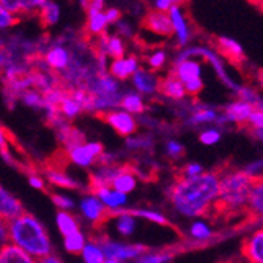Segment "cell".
Wrapping results in <instances>:
<instances>
[{
  "label": "cell",
  "mask_w": 263,
  "mask_h": 263,
  "mask_svg": "<svg viewBox=\"0 0 263 263\" xmlns=\"http://www.w3.org/2000/svg\"><path fill=\"white\" fill-rule=\"evenodd\" d=\"M219 191V172H202L194 177L178 175L169 191L172 205L184 216L210 214Z\"/></svg>",
  "instance_id": "1"
},
{
  "label": "cell",
  "mask_w": 263,
  "mask_h": 263,
  "mask_svg": "<svg viewBox=\"0 0 263 263\" xmlns=\"http://www.w3.org/2000/svg\"><path fill=\"white\" fill-rule=\"evenodd\" d=\"M261 177H254L243 171H230L219 174V191L210 214L211 218L230 216L232 213L246 210L252 184Z\"/></svg>",
  "instance_id": "2"
},
{
  "label": "cell",
  "mask_w": 263,
  "mask_h": 263,
  "mask_svg": "<svg viewBox=\"0 0 263 263\" xmlns=\"http://www.w3.org/2000/svg\"><path fill=\"white\" fill-rule=\"evenodd\" d=\"M8 240L35 260L52 254L51 238L44 226L33 214L26 211L8 222Z\"/></svg>",
  "instance_id": "3"
},
{
  "label": "cell",
  "mask_w": 263,
  "mask_h": 263,
  "mask_svg": "<svg viewBox=\"0 0 263 263\" xmlns=\"http://www.w3.org/2000/svg\"><path fill=\"white\" fill-rule=\"evenodd\" d=\"M172 74L183 84L186 95L196 97L203 90L202 65L196 59H181L175 62Z\"/></svg>",
  "instance_id": "4"
},
{
  "label": "cell",
  "mask_w": 263,
  "mask_h": 263,
  "mask_svg": "<svg viewBox=\"0 0 263 263\" xmlns=\"http://www.w3.org/2000/svg\"><path fill=\"white\" fill-rule=\"evenodd\" d=\"M98 245L101 246L106 260H117V261L137 258L142 254H145L147 251L145 246H140V245H122V243H114L110 240H103Z\"/></svg>",
  "instance_id": "5"
},
{
  "label": "cell",
  "mask_w": 263,
  "mask_h": 263,
  "mask_svg": "<svg viewBox=\"0 0 263 263\" xmlns=\"http://www.w3.org/2000/svg\"><path fill=\"white\" fill-rule=\"evenodd\" d=\"M169 19H171V26H172V35L177 38V44L181 47V46H186L191 38H193V29H191V24H189V19L183 10V7H172L169 11Z\"/></svg>",
  "instance_id": "6"
},
{
  "label": "cell",
  "mask_w": 263,
  "mask_h": 263,
  "mask_svg": "<svg viewBox=\"0 0 263 263\" xmlns=\"http://www.w3.org/2000/svg\"><path fill=\"white\" fill-rule=\"evenodd\" d=\"M68 152V158L73 161L78 165L87 167L91 165L98 158L103 156V145L98 142H91V143H79V145H74L71 148H66Z\"/></svg>",
  "instance_id": "7"
},
{
  "label": "cell",
  "mask_w": 263,
  "mask_h": 263,
  "mask_svg": "<svg viewBox=\"0 0 263 263\" xmlns=\"http://www.w3.org/2000/svg\"><path fill=\"white\" fill-rule=\"evenodd\" d=\"M103 120L114 128L120 136L128 137L133 136L137 129V123L134 120V117L125 110H109L100 115Z\"/></svg>",
  "instance_id": "8"
},
{
  "label": "cell",
  "mask_w": 263,
  "mask_h": 263,
  "mask_svg": "<svg viewBox=\"0 0 263 263\" xmlns=\"http://www.w3.org/2000/svg\"><path fill=\"white\" fill-rule=\"evenodd\" d=\"M142 27L156 36H162V38L172 36V26H171L169 14L162 11H156V10L148 11L145 17L142 19Z\"/></svg>",
  "instance_id": "9"
},
{
  "label": "cell",
  "mask_w": 263,
  "mask_h": 263,
  "mask_svg": "<svg viewBox=\"0 0 263 263\" xmlns=\"http://www.w3.org/2000/svg\"><path fill=\"white\" fill-rule=\"evenodd\" d=\"M46 2L47 0H0V5L21 19L38 14V11Z\"/></svg>",
  "instance_id": "10"
},
{
  "label": "cell",
  "mask_w": 263,
  "mask_h": 263,
  "mask_svg": "<svg viewBox=\"0 0 263 263\" xmlns=\"http://www.w3.org/2000/svg\"><path fill=\"white\" fill-rule=\"evenodd\" d=\"M24 213V206L19 199L0 184V219L10 222Z\"/></svg>",
  "instance_id": "11"
},
{
  "label": "cell",
  "mask_w": 263,
  "mask_h": 263,
  "mask_svg": "<svg viewBox=\"0 0 263 263\" xmlns=\"http://www.w3.org/2000/svg\"><path fill=\"white\" fill-rule=\"evenodd\" d=\"M125 41L120 38V35H101L98 36V51L101 52V57H110L112 60L125 57Z\"/></svg>",
  "instance_id": "12"
},
{
  "label": "cell",
  "mask_w": 263,
  "mask_h": 263,
  "mask_svg": "<svg viewBox=\"0 0 263 263\" xmlns=\"http://www.w3.org/2000/svg\"><path fill=\"white\" fill-rule=\"evenodd\" d=\"M137 69H139L137 57L128 55V57H120V59L112 60L109 66V73H110V78L123 81V79L131 78Z\"/></svg>",
  "instance_id": "13"
},
{
  "label": "cell",
  "mask_w": 263,
  "mask_h": 263,
  "mask_svg": "<svg viewBox=\"0 0 263 263\" xmlns=\"http://www.w3.org/2000/svg\"><path fill=\"white\" fill-rule=\"evenodd\" d=\"M81 208H82V213H84V216L93 222V224H97L100 226L103 221H106L107 218V208L100 202L98 197H95V196H90V197H85L81 203Z\"/></svg>",
  "instance_id": "14"
},
{
  "label": "cell",
  "mask_w": 263,
  "mask_h": 263,
  "mask_svg": "<svg viewBox=\"0 0 263 263\" xmlns=\"http://www.w3.org/2000/svg\"><path fill=\"white\" fill-rule=\"evenodd\" d=\"M243 257L249 263H263V232H254L243 245Z\"/></svg>",
  "instance_id": "15"
},
{
  "label": "cell",
  "mask_w": 263,
  "mask_h": 263,
  "mask_svg": "<svg viewBox=\"0 0 263 263\" xmlns=\"http://www.w3.org/2000/svg\"><path fill=\"white\" fill-rule=\"evenodd\" d=\"M216 47H218V52L226 57L227 60H230L232 63L238 65L245 60V51L243 47L238 44L235 40L229 38V36H219L216 40Z\"/></svg>",
  "instance_id": "16"
},
{
  "label": "cell",
  "mask_w": 263,
  "mask_h": 263,
  "mask_svg": "<svg viewBox=\"0 0 263 263\" xmlns=\"http://www.w3.org/2000/svg\"><path fill=\"white\" fill-rule=\"evenodd\" d=\"M71 55L65 46H52L51 49H47L44 55V63L49 69L54 71H65L69 66Z\"/></svg>",
  "instance_id": "17"
},
{
  "label": "cell",
  "mask_w": 263,
  "mask_h": 263,
  "mask_svg": "<svg viewBox=\"0 0 263 263\" xmlns=\"http://www.w3.org/2000/svg\"><path fill=\"white\" fill-rule=\"evenodd\" d=\"M131 78H133L134 87H136L140 93H143V95H152V93L158 91L159 79H158V76L153 73V71H150V69H143V68L140 69V68H139Z\"/></svg>",
  "instance_id": "18"
},
{
  "label": "cell",
  "mask_w": 263,
  "mask_h": 263,
  "mask_svg": "<svg viewBox=\"0 0 263 263\" xmlns=\"http://www.w3.org/2000/svg\"><path fill=\"white\" fill-rule=\"evenodd\" d=\"M93 193H95V197H98L100 202L106 208H110V210H118L126 203V196L122 193H117V191H114L109 186H101L98 189H95Z\"/></svg>",
  "instance_id": "19"
},
{
  "label": "cell",
  "mask_w": 263,
  "mask_h": 263,
  "mask_svg": "<svg viewBox=\"0 0 263 263\" xmlns=\"http://www.w3.org/2000/svg\"><path fill=\"white\" fill-rule=\"evenodd\" d=\"M254 110H255V106H252L246 101H235L227 107L226 115L230 122L240 123V125H248Z\"/></svg>",
  "instance_id": "20"
},
{
  "label": "cell",
  "mask_w": 263,
  "mask_h": 263,
  "mask_svg": "<svg viewBox=\"0 0 263 263\" xmlns=\"http://www.w3.org/2000/svg\"><path fill=\"white\" fill-rule=\"evenodd\" d=\"M158 91H161L164 97L172 98V100H183L186 97L183 84L172 73L164 79H159Z\"/></svg>",
  "instance_id": "21"
},
{
  "label": "cell",
  "mask_w": 263,
  "mask_h": 263,
  "mask_svg": "<svg viewBox=\"0 0 263 263\" xmlns=\"http://www.w3.org/2000/svg\"><path fill=\"white\" fill-rule=\"evenodd\" d=\"M109 27L107 17L104 11L97 13H87V24H85V32L88 36H101L106 33V29Z\"/></svg>",
  "instance_id": "22"
},
{
  "label": "cell",
  "mask_w": 263,
  "mask_h": 263,
  "mask_svg": "<svg viewBox=\"0 0 263 263\" xmlns=\"http://www.w3.org/2000/svg\"><path fill=\"white\" fill-rule=\"evenodd\" d=\"M109 187H112L114 191H117V193H122L126 196L136 187V177L129 169H120L118 174L112 178Z\"/></svg>",
  "instance_id": "23"
},
{
  "label": "cell",
  "mask_w": 263,
  "mask_h": 263,
  "mask_svg": "<svg viewBox=\"0 0 263 263\" xmlns=\"http://www.w3.org/2000/svg\"><path fill=\"white\" fill-rule=\"evenodd\" d=\"M0 263H36L35 258L27 255L24 251L11 243L0 248Z\"/></svg>",
  "instance_id": "24"
},
{
  "label": "cell",
  "mask_w": 263,
  "mask_h": 263,
  "mask_svg": "<svg viewBox=\"0 0 263 263\" xmlns=\"http://www.w3.org/2000/svg\"><path fill=\"white\" fill-rule=\"evenodd\" d=\"M261 199H263V186H261V178H258L251 187V193L248 197V206H246V210H249L252 216H257V218L261 216V213H263Z\"/></svg>",
  "instance_id": "25"
},
{
  "label": "cell",
  "mask_w": 263,
  "mask_h": 263,
  "mask_svg": "<svg viewBox=\"0 0 263 263\" xmlns=\"http://www.w3.org/2000/svg\"><path fill=\"white\" fill-rule=\"evenodd\" d=\"M40 21L43 26L46 27H51L55 26L60 19V7L57 4H54L52 0H47V2L41 7V10L38 11Z\"/></svg>",
  "instance_id": "26"
},
{
  "label": "cell",
  "mask_w": 263,
  "mask_h": 263,
  "mask_svg": "<svg viewBox=\"0 0 263 263\" xmlns=\"http://www.w3.org/2000/svg\"><path fill=\"white\" fill-rule=\"evenodd\" d=\"M57 227L63 236H69L79 232V222L69 211H59L57 214Z\"/></svg>",
  "instance_id": "27"
},
{
  "label": "cell",
  "mask_w": 263,
  "mask_h": 263,
  "mask_svg": "<svg viewBox=\"0 0 263 263\" xmlns=\"http://www.w3.org/2000/svg\"><path fill=\"white\" fill-rule=\"evenodd\" d=\"M47 180L59 187H69V189L78 187V183L73 178H69L62 169H59V167H51V169H47Z\"/></svg>",
  "instance_id": "28"
},
{
  "label": "cell",
  "mask_w": 263,
  "mask_h": 263,
  "mask_svg": "<svg viewBox=\"0 0 263 263\" xmlns=\"http://www.w3.org/2000/svg\"><path fill=\"white\" fill-rule=\"evenodd\" d=\"M81 254H82L85 263H104L106 261L103 249H101V246L97 241L85 243V246H84Z\"/></svg>",
  "instance_id": "29"
},
{
  "label": "cell",
  "mask_w": 263,
  "mask_h": 263,
  "mask_svg": "<svg viewBox=\"0 0 263 263\" xmlns=\"http://www.w3.org/2000/svg\"><path fill=\"white\" fill-rule=\"evenodd\" d=\"M120 104L125 109V112H128L131 115L133 114H140V112L145 110V106H143V100H142L140 95H137V93H128V95H125V97L120 100Z\"/></svg>",
  "instance_id": "30"
},
{
  "label": "cell",
  "mask_w": 263,
  "mask_h": 263,
  "mask_svg": "<svg viewBox=\"0 0 263 263\" xmlns=\"http://www.w3.org/2000/svg\"><path fill=\"white\" fill-rule=\"evenodd\" d=\"M84 246H85V236L82 235L81 230L73 235H69V236H65V248L68 252L79 254V252H82Z\"/></svg>",
  "instance_id": "31"
},
{
  "label": "cell",
  "mask_w": 263,
  "mask_h": 263,
  "mask_svg": "<svg viewBox=\"0 0 263 263\" xmlns=\"http://www.w3.org/2000/svg\"><path fill=\"white\" fill-rule=\"evenodd\" d=\"M57 110L59 112H62L66 118H74L82 109H81V106L69 97V95L66 93L65 97H63V100L60 101V104H59V107H57Z\"/></svg>",
  "instance_id": "32"
},
{
  "label": "cell",
  "mask_w": 263,
  "mask_h": 263,
  "mask_svg": "<svg viewBox=\"0 0 263 263\" xmlns=\"http://www.w3.org/2000/svg\"><path fill=\"white\" fill-rule=\"evenodd\" d=\"M118 213V221H117V229L122 235L128 236L134 232V227H136V219L128 214L126 211H115Z\"/></svg>",
  "instance_id": "33"
},
{
  "label": "cell",
  "mask_w": 263,
  "mask_h": 263,
  "mask_svg": "<svg viewBox=\"0 0 263 263\" xmlns=\"http://www.w3.org/2000/svg\"><path fill=\"white\" fill-rule=\"evenodd\" d=\"M126 213L131 214L133 218H136V216L145 218V219H148L152 222H156V224H161V226L169 224V222H167V219L162 216L161 213H158V211H150V210H128Z\"/></svg>",
  "instance_id": "34"
},
{
  "label": "cell",
  "mask_w": 263,
  "mask_h": 263,
  "mask_svg": "<svg viewBox=\"0 0 263 263\" xmlns=\"http://www.w3.org/2000/svg\"><path fill=\"white\" fill-rule=\"evenodd\" d=\"M17 22H19V17H16L14 14H11L8 10H5L2 5H0V30L11 29Z\"/></svg>",
  "instance_id": "35"
},
{
  "label": "cell",
  "mask_w": 263,
  "mask_h": 263,
  "mask_svg": "<svg viewBox=\"0 0 263 263\" xmlns=\"http://www.w3.org/2000/svg\"><path fill=\"white\" fill-rule=\"evenodd\" d=\"M165 62H167V54L164 51H155L147 59V63L150 66V71H153V73H155L156 69H161L165 65Z\"/></svg>",
  "instance_id": "36"
},
{
  "label": "cell",
  "mask_w": 263,
  "mask_h": 263,
  "mask_svg": "<svg viewBox=\"0 0 263 263\" xmlns=\"http://www.w3.org/2000/svg\"><path fill=\"white\" fill-rule=\"evenodd\" d=\"M171 260V255L165 252H156V254H142L137 258V263H165Z\"/></svg>",
  "instance_id": "37"
},
{
  "label": "cell",
  "mask_w": 263,
  "mask_h": 263,
  "mask_svg": "<svg viewBox=\"0 0 263 263\" xmlns=\"http://www.w3.org/2000/svg\"><path fill=\"white\" fill-rule=\"evenodd\" d=\"M191 235H193L196 240L203 241L211 236V230L205 222H196V224H193V227H191Z\"/></svg>",
  "instance_id": "38"
},
{
  "label": "cell",
  "mask_w": 263,
  "mask_h": 263,
  "mask_svg": "<svg viewBox=\"0 0 263 263\" xmlns=\"http://www.w3.org/2000/svg\"><path fill=\"white\" fill-rule=\"evenodd\" d=\"M214 118H216V112L214 110H211V109H200V110H197L196 114H194V122H197V123H206V122H213Z\"/></svg>",
  "instance_id": "39"
},
{
  "label": "cell",
  "mask_w": 263,
  "mask_h": 263,
  "mask_svg": "<svg viewBox=\"0 0 263 263\" xmlns=\"http://www.w3.org/2000/svg\"><path fill=\"white\" fill-rule=\"evenodd\" d=\"M52 202L60 208V211H69L71 208L74 206L73 200L68 199V197H65V196H60V194H54V196H52Z\"/></svg>",
  "instance_id": "40"
},
{
  "label": "cell",
  "mask_w": 263,
  "mask_h": 263,
  "mask_svg": "<svg viewBox=\"0 0 263 263\" xmlns=\"http://www.w3.org/2000/svg\"><path fill=\"white\" fill-rule=\"evenodd\" d=\"M219 139H221V134L214 129H208L200 134V142L205 143V145H213V143H216Z\"/></svg>",
  "instance_id": "41"
},
{
  "label": "cell",
  "mask_w": 263,
  "mask_h": 263,
  "mask_svg": "<svg viewBox=\"0 0 263 263\" xmlns=\"http://www.w3.org/2000/svg\"><path fill=\"white\" fill-rule=\"evenodd\" d=\"M0 152H2V156H5V159L13 164L11 158H10V152H8V137H7V131L4 128H0Z\"/></svg>",
  "instance_id": "42"
},
{
  "label": "cell",
  "mask_w": 263,
  "mask_h": 263,
  "mask_svg": "<svg viewBox=\"0 0 263 263\" xmlns=\"http://www.w3.org/2000/svg\"><path fill=\"white\" fill-rule=\"evenodd\" d=\"M202 172H203V169H202L200 164H189V165L184 167L183 172L180 175H183V177H194V175H199Z\"/></svg>",
  "instance_id": "43"
},
{
  "label": "cell",
  "mask_w": 263,
  "mask_h": 263,
  "mask_svg": "<svg viewBox=\"0 0 263 263\" xmlns=\"http://www.w3.org/2000/svg\"><path fill=\"white\" fill-rule=\"evenodd\" d=\"M167 153H169L172 158H180L183 155V147L180 145L178 142L171 140L169 143H167Z\"/></svg>",
  "instance_id": "44"
},
{
  "label": "cell",
  "mask_w": 263,
  "mask_h": 263,
  "mask_svg": "<svg viewBox=\"0 0 263 263\" xmlns=\"http://www.w3.org/2000/svg\"><path fill=\"white\" fill-rule=\"evenodd\" d=\"M87 13H97L104 11V0H90L88 5L85 7Z\"/></svg>",
  "instance_id": "45"
},
{
  "label": "cell",
  "mask_w": 263,
  "mask_h": 263,
  "mask_svg": "<svg viewBox=\"0 0 263 263\" xmlns=\"http://www.w3.org/2000/svg\"><path fill=\"white\" fill-rule=\"evenodd\" d=\"M7 243H10V240H8V222L0 219V248L5 246Z\"/></svg>",
  "instance_id": "46"
},
{
  "label": "cell",
  "mask_w": 263,
  "mask_h": 263,
  "mask_svg": "<svg viewBox=\"0 0 263 263\" xmlns=\"http://www.w3.org/2000/svg\"><path fill=\"white\" fill-rule=\"evenodd\" d=\"M174 5L171 4V0H155V10L156 11H162L167 13Z\"/></svg>",
  "instance_id": "47"
},
{
  "label": "cell",
  "mask_w": 263,
  "mask_h": 263,
  "mask_svg": "<svg viewBox=\"0 0 263 263\" xmlns=\"http://www.w3.org/2000/svg\"><path fill=\"white\" fill-rule=\"evenodd\" d=\"M106 17H107V22L109 24H117L118 21H120V11L115 10V8H109L104 11Z\"/></svg>",
  "instance_id": "48"
},
{
  "label": "cell",
  "mask_w": 263,
  "mask_h": 263,
  "mask_svg": "<svg viewBox=\"0 0 263 263\" xmlns=\"http://www.w3.org/2000/svg\"><path fill=\"white\" fill-rule=\"evenodd\" d=\"M29 183H30V186L35 187V189H44V181H43V178L38 177V175H35V174L29 177Z\"/></svg>",
  "instance_id": "49"
},
{
  "label": "cell",
  "mask_w": 263,
  "mask_h": 263,
  "mask_svg": "<svg viewBox=\"0 0 263 263\" xmlns=\"http://www.w3.org/2000/svg\"><path fill=\"white\" fill-rule=\"evenodd\" d=\"M36 263H62V261H60V258H59L57 255L49 254V255H46V257H43V258L36 260Z\"/></svg>",
  "instance_id": "50"
},
{
  "label": "cell",
  "mask_w": 263,
  "mask_h": 263,
  "mask_svg": "<svg viewBox=\"0 0 263 263\" xmlns=\"http://www.w3.org/2000/svg\"><path fill=\"white\" fill-rule=\"evenodd\" d=\"M186 2H189V0H171V4L175 5V7H183Z\"/></svg>",
  "instance_id": "51"
},
{
  "label": "cell",
  "mask_w": 263,
  "mask_h": 263,
  "mask_svg": "<svg viewBox=\"0 0 263 263\" xmlns=\"http://www.w3.org/2000/svg\"><path fill=\"white\" fill-rule=\"evenodd\" d=\"M88 2H90V0H81V4H82V7H84V8L88 5Z\"/></svg>",
  "instance_id": "52"
},
{
  "label": "cell",
  "mask_w": 263,
  "mask_h": 263,
  "mask_svg": "<svg viewBox=\"0 0 263 263\" xmlns=\"http://www.w3.org/2000/svg\"><path fill=\"white\" fill-rule=\"evenodd\" d=\"M104 263H122V261H117V260H106Z\"/></svg>",
  "instance_id": "53"
},
{
  "label": "cell",
  "mask_w": 263,
  "mask_h": 263,
  "mask_svg": "<svg viewBox=\"0 0 263 263\" xmlns=\"http://www.w3.org/2000/svg\"><path fill=\"white\" fill-rule=\"evenodd\" d=\"M251 2H252V4H257V5H260V4H261V0H251Z\"/></svg>",
  "instance_id": "54"
}]
</instances>
